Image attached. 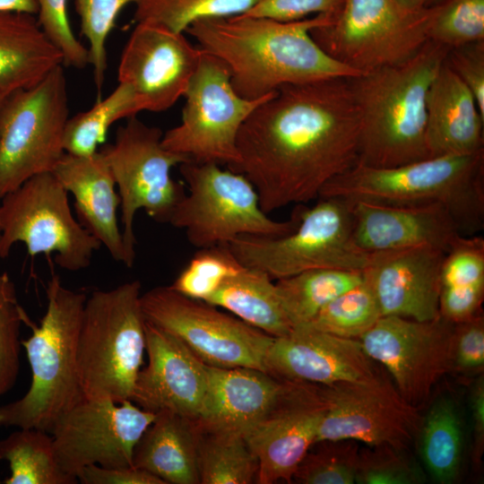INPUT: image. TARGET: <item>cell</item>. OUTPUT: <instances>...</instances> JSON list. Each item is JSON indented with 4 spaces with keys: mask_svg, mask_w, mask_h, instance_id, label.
Here are the masks:
<instances>
[{
    "mask_svg": "<svg viewBox=\"0 0 484 484\" xmlns=\"http://www.w3.org/2000/svg\"><path fill=\"white\" fill-rule=\"evenodd\" d=\"M445 0H424V7H433L445 2Z\"/></svg>",
    "mask_w": 484,
    "mask_h": 484,
    "instance_id": "53",
    "label": "cell"
},
{
    "mask_svg": "<svg viewBox=\"0 0 484 484\" xmlns=\"http://www.w3.org/2000/svg\"><path fill=\"white\" fill-rule=\"evenodd\" d=\"M484 366V317L454 324L453 371L463 374L482 372Z\"/></svg>",
    "mask_w": 484,
    "mask_h": 484,
    "instance_id": "45",
    "label": "cell"
},
{
    "mask_svg": "<svg viewBox=\"0 0 484 484\" xmlns=\"http://www.w3.org/2000/svg\"><path fill=\"white\" fill-rule=\"evenodd\" d=\"M141 111L131 87L119 82L108 96L98 99L90 109L69 117L63 139L65 152L76 156L95 154L115 122Z\"/></svg>",
    "mask_w": 484,
    "mask_h": 484,
    "instance_id": "33",
    "label": "cell"
},
{
    "mask_svg": "<svg viewBox=\"0 0 484 484\" xmlns=\"http://www.w3.org/2000/svg\"><path fill=\"white\" fill-rule=\"evenodd\" d=\"M148 364L136 377L130 400L157 413L168 411L195 421L207 390V367L176 336L145 320Z\"/></svg>",
    "mask_w": 484,
    "mask_h": 484,
    "instance_id": "21",
    "label": "cell"
},
{
    "mask_svg": "<svg viewBox=\"0 0 484 484\" xmlns=\"http://www.w3.org/2000/svg\"><path fill=\"white\" fill-rule=\"evenodd\" d=\"M38 0H0V12H21L37 14Z\"/></svg>",
    "mask_w": 484,
    "mask_h": 484,
    "instance_id": "51",
    "label": "cell"
},
{
    "mask_svg": "<svg viewBox=\"0 0 484 484\" xmlns=\"http://www.w3.org/2000/svg\"><path fill=\"white\" fill-rule=\"evenodd\" d=\"M198 439L194 420L159 411L134 447L133 466L152 473L165 484H200Z\"/></svg>",
    "mask_w": 484,
    "mask_h": 484,
    "instance_id": "28",
    "label": "cell"
},
{
    "mask_svg": "<svg viewBox=\"0 0 484 484\" xmlns=\"http://www.w3.org/2000/svg\"><path fill=\"white\" fill-rule=\"evenodd\" d=\"M198 432L200 484L255 482L258 461L244 436L203 431L199 428Z\"/></svg>",
    "mask_w": 484,
    "mask_h": 484,
    "instance_id": "34",
    "label": "cell"
},
{
    "mask_svg": "<svg viewBox=\"0 0 484 484\" xmlns=\"http://www.w3.org/2000/svg\"><path fill=\"white\" fill-rule=\"evenodd\" d=\"M141 283L132 281L86 298L77 346L83 397L130 400L145 350Z\"/></svg>",
    "mask_w": 484,
    "mask_h": 484,
    "instance_id": "6",
    "label": "cell"
},
{
    "mask_svg": "<svg viewBox=\"0 0 484 484\" xmlns=\"http://www.w3.org/2000/svg\"><path fill=\"white\" fill-rule=\"evenodd\" d=\"M424 467L441 484L457 480L462 461L463 437L459 411L449 397L436 399L428 411L418 436Z\"/></svg>",
    "mask_w": 484,
    "mask_h": 484,
    "instance_id": "30",
    "label": "cell"
},
{
    "mask_svg": "<svg viewBox=\"0 0 484 484\" xmlns=\"http://www.w3.org/2000/svg\"><path fill=\"white\" fill-rule=\"evenodd\" d=\"M25 245L30 256L55 254L61 268H87L101 244L73 216L68 192L52 172L35 175L0 199V258Z\"/></svg>",
    "mask_w": 484,
    "mask_h": 484,
    "instance_id": "11",
    "label": "cell"
},
{
    "mask_svg": "<svg viewBox=\"0 0 484 484\" xmlns=\"http://www.w3.org/2000/svg\"><path fill=\"white\" fill-rule=\"evenodd\" d=\"M381 316L376 294L364 276L362 282L330 301L306 325L333 335L359 340Z\"/></svg>",
    "mask_w": 484,
    "mask_h": 484,
    "instance_id": "36",
    "label": "cell"
},
{
    "mask_svg": "<svg viewBox=\"0 0 484 484\" xmlns=\"http://www.w3.org/2000/svg\"><path fill=\"white\" fill-rule=\"evenodd\" d=\"M350 202L354 240L370 254L420 246L446 253L462 235L453 216L439 204L392 206Z\"/></svg>",
    "mask_w": 484,
    "mask_h": 484,
    "instance_id": "23",
    "label": "cell"
},
{
    "mask_svg": "<svg viewBox=\"0 0 484 484\" xmlns=\"http://www.w3.org/2000/svg\"><path fill=\"white\" fill-rule=\"evenodd\" d=\"M246 267L280 280L315 269L364 272L371 254L356 244L350 202L319 197L311 208L298 207V223L280 237L241 236L227 245Z\"/></svg>",
    "mask_w": 484,
    "mask_h": 484,
    "instance_id": "8",
    "label": "cell"
},
{
    "mask_svg": "<svg viewBox=\"0 0 484 484\" xmlns=\"http://www.w3.org/2000/svg\"><path fill=\"white\" fill-rule=\"evenodd\" d=\"M273 93L258 99L239 96L225 65L203 51L183 96L181 122L163 134L162 144L191 161L230 168L239 160L237 141L243 124Z\"/></svg>",
    "mask_w": 484,
    "mask_h": 484,
    "instance_id": "13",
    "label": "cell"
},
{
    "mask_svg": "<svg viewBox=\"0 0 484 484\" xmlns=\"http://www.w3.org/2000/svg\"><path fill=\"white\" fill-rule=\"evenodd\" d=\"M448 50L428 40L402 63L348 78L360 118L357 164L392 168L429 158L426 95Z\"/></svg>",
    "mask_w": 484,
    "mask_h": 484,
    "instance_id": "3",
    "label": "cell"
},
{
    "mask_svg": "<svg viewBox=\"0 0 484 484\" xmlns=\"http://www.w3.org/2000/svg\"><path fill=\"white\" fill-rule=\"evenodd\" d=\"M409 450L389 445L359 450L356 483L419 484L426 480L421 467L408 454Z\"/></svg>",
    "mask_w": 484,
    "mask_h": 484,
    "instance_id": "41",
    "label": "cell"
},
{
    "mask_svg": "<svg viewBox=\"0 0 484 484\" xmlns=\"http://www.w3.org/2000/svg\"><path fill=\"white\" fill-rule=\"evenodd\" d=\"M59 65L64 57L34 14L0 12V91L29 89Z\"/></svg>",
    "mask_w": 484,
    "mask_h": 484,
    "instance_id": "27",
    "label": "cell"
},
{
    "mask_svg": "<svg viewBox=\"0 0 484 484\" xmlns=\"http://www.w3.org/2000/svg\"><path fill=\"white\" fill-rule=\"evenodd\" d=\"M0 461L9 463L4 484H74L77 479L59 467L52 436L38 428H22L0 440Z\"/></svg>",
    "mask_w": 484,
    "mask_h": 484,
    "instance_id": "32",
    "label": "cell"
},
{
    "mask_svg": "<svg viewBox=\"0 0 484 484\" xmlns=\"http://www.w3.org/2000/svg\"><path fill=\"white\" fill-rule=\"evenodd\" d=\"M364 280L363 272L315 269L275 282L279 298L292 328L309 324L333 298Z\"/></svg>",
    "mask_w": 484,
    "mask_h": 484,
    "instance_id": "31",
    "label": "cell"
},
{
    "mask_svg": "<svg viewBox=\"0 0 484 484\" xmlns=\"http://www.w3.org/2000/svg\"><path fill=\"white\" fill-rule=\"evenodd\" d=\"M207 367V390L194 421L203 431L245 436L274 406L285 381L251 367Z\"/></svg>",
    "mask_w": 484,
    "mask_h": 484,
    "instance_id": "24",
    "label": "cell"
},
{
    "mask_svg": "<svg viewBox=\"0 0 484 484\" xmlns=\"http://www.w3.org/2000/svg\"><path fill=\"white\" fill-rule=\"evenodd\" d=\"M445 252L428 246L371 253L363 272L382 316L429 321L439 314L441 269Z\"/></svg>",
    "mask_w": 484,
    "mask_h": 484,
    "instance_id": "22",
    "label": "cell"
},
{
    "mask_svg": "<svg viewBox=\"0 0 484 484\" xmlns=\"http://www.w3.org/2000/svg\"><path fill=\"white\" fill-rule=\"evenodd\" d=\"M138 0H75L80 17L82 34L89 43L90 65L93 69L94 83L99 93L108 67L106 43L124 7Z\"/></svg>",
    "mask_w": 484,
    "mask_h": 484,
    "instance_id": "40",
    "label": "cell"
},
{
    "mask_svg": "<svg viewBox=\"0 0 484 484\" xmlns=\"http://www.w3.org/2000/svg\"><path fill=\"white\" fill-rule=\"evenodd\" d=\"M7 97H8V94H6V93L0 91V109H1L3 104L5 101Z\"/></svg>",
    "mask_w": 484,
    "mask_h": 484,
    "instance_id": "54",
    "label": "cell"
},
{
    "mask_svg": "<svg viewBox=\"0 0 484 484\" xmlns=\"http://www.w3.org/2000/svg\"><path fill=\"white\" fill-rule=\"evenodd\" d=\"M397 2L408 10H419L424 7V0H397Z\"/></svg>",
    "mask_w": 484,
    "mask_h": 484,
    "instance_id": "52",
    "label": "cell"
},
{
    "mask_svg": "<svg viewBox=\"0 0 484 484\" xmlns=\"http://www.w3.org/2000/svg\"><path fill=\"white\" fill-rule=\"evenodd\" d=\"M47 309L31 335L22 341L31 371L27 393L0 405V426L50 432L56 420L83 398L77 375V346L86 295L53 275Z\"/></svg>",
    "mask_w": 484,
    "mask_h": 484,
    "instance_id": "5",
    "label": "cell"
},
{
    "mask_svg": "<svg viewBox=\"0 0 484 484\" xmlns=\"http://www.w3.org/2000/svg\"><path fill=\"white\" fill-rule=\"evenodd\" d=\"M284 381L274 406L244 436L258 461V484L292 482L298 465L315 442L326 410L321 385Z\"/></svg>",
    "mask_w": 484,
    "mask_h": 484,
    "instance_id": "19",
    "label": "cell"
},
{
    "mask_svg": "<svg viewBox=\"0 0 484 484\" xmlns=\"http://www.w3.org/2000/svg\"><path fill=\"white\" fill-rule=\"evenodd\" d=\"M162 136L159 127L148 125L134 116L118 127L114 143L100 150L118 190L127 267H132L135 260L136 212L142 209L153 220L169 223L186 194L173 179L171 169L190 159L166 149Z\"/></svg>",
    "mask_w": 484,
    "mask_h": 484,
    "instance_id": "12",
    "label": "cell"
},
{
    "mask_svg": "<svg viewBox=\"0 0 484 484\" xmlns=\"http://www.w3.org/2000/svg\"><path fill=\"white\" fill-rule=\"evenodd\" d=\"M360 118L348 78L281 87L260 104L238 136L229 169L255 186L266 213L319 197L355 166Z\"/></svg>",
    "mask_w": 484,
    "mask_h": 484,
    "instance_id": "1",
    "label": "cell"
},
{
    "mask_svg": "<svg viewBox=\"0 0 484 484\" xmlns=\"http://www.w3.org/2000/svg\"><path fill=\"white\" fill-rule=\"evenodd\" d=\"M67 3L68 0H38L37 20L47 37L62 53L64 65L83 69L90 65L89 51L72 30Z\"/></svg>",
    "mask_w": 484,
    "mask_h": 484,
    "instance_id": "44",
    "label": "cell"
},
{
    "mask_svg": "<svg viewBox=\"0 0 484 484\" xmlns=\"http://www.w3.org/2000/svg\"><path fill=\"white\" fill-rule=\"evenodd\" d=\"M319 197L392 206L439 204L462 235H476L484 227V150L392 168L356 164L328 182Z\"/></svg>",
    "mask_w": 484,
    "mask_h": 484,
    "instance_id": "4",
    "label": "cell"
},
{
    "mask_svg": "<svg viewBox=\"0 0 484 484\" xmlns=\"http://www.w3.org/2000/svg\"><path fill=\"white\" fill-rule=\"evenodd\" d=\"M428 39L447 48L484 40V0H445L433 6Z\"/></svg>",
    "mask_w": 484,
    "mask_h": 484,
    "instance_id": "39",
    "label": "cell"
},
{
    "mask_svg": "<svg viewBox=\"0 0 484 484\" xmlns=\"http://www.w3.org/2000/svg\"><path fill=\"white\" fill-rule=\"evenodd\" d=\"M307 451L298 465L292 482L302 484H353L359 445L351 439L324 440Z\"/></svg>",
    "mask_w": 484,
    "mask_h": 484,
    "instance_id": "37",
    "label": "cell"
},
{
    "mask_svg": "<svg viewBox=\"0 0 484 484\" xmlns=\"http://www.w3.org/2000/svg\"><path fill=\"white\" fill-rule=\"evenodd\" d=\"M445 62L471 91L484 118V40L450 48Z\"/></svg>",
    "mask_w": 484,
    "mask_h": 484,
    "instance_id": "46",
    "label": "cell"
},
{
    "mask_svg": "<svg viewBox=\"0 0 484 484\" xmlns=\"http://www.w3.org/2000/svg\"><path fill=\"white\" fill-rule=\"evenodd\" d=\"M426 117L429 157L468 155L484 150V118L472 93L445 60L427 91Z\"/></svg>",
    "mask_w": 484,
    "mask_h": 484,
    "instance_id": "26",
    "label": "cell"
},
{
    "mask_svg": "<svg viewBox=\"0 0 484 484\" xmlns=\"http://www.w3.org/2000/svg\"><path fill=\"white\" fill-rule=\"evenodd\" d=\"M69 119L63 65L8 95L0 109V199L30 177L52 172L65 154Z\"/></svg>",
    "mask_w": 484,
    "mask_h": 484,
    "instance_id": "10",
    "label": "cell"
},
{
    "mask_svg": "<svg viewBox=\"0 0 484 484\" xmlns=\"http://www.w3.org/2000/svg\"><path fill=\"white\" fill-rule=\"evenodd\" d=\"M454 334V323L440 315L429 321L384 315L359 340L402 396L419 408L453 371Z\"/></svg>",
    "mask_w": 484,
    "mask_h": 484,
    "instance_id": "17",
    "label": "cell"
},
{
    "mask_svg": "<svg viewBox=\"0 0 484 484\" xmlns=\"http://www.w3.org/2000/svg\"><path fill=\"white\" fill-rule=\"evenodd\" d=\"M471 407L473 436L471 460L474 466L479 467L484 452V380L482 374L473 385Z\"/></svg>",
    "mask_w": 484,
    "mask_h": 484,
    "instance_id": "50",
    "label": "cell"
},
{
    "mask_svg": "<svg viewBox=\"0 0 484 484\" xmlns=\"http://www.w3.org/2000/svg\"><path fill=\"white\" fill-rule=\"evenodd\" d=\"M145 320L178 338L203 364L266 372L264 360L274 337L207 302L169 286L141 295Z\"/></svg>",
    "mask_w": 484,
    "mask_h": 484,
    "instance_id": "14",
    "label": "cell"
},
{
    "mask_svg": "<svg viewBox=\"0 0 484 484\" xmlns=\"http://www.w3.org/2000/svg\"><path fill=\"white\" fill-rule=\"evenodd\" d=\"M471 287H484V238L461 235L445 255L441 289Z\"/></svg>",
    "mask_w": 484,
    "mask_h": 484,
    "instance_id": "43",
    "label": "cell"
},
{
    "mask_svg": "<svg viewBox=\"0 0 484 484\" xmlns=\"http://www.w3.org/2000/svg\"><path fill=\"white\" fill-rule=\"evenodd\" d=\"M243 267L228 246L201 248L169 287L188 298L206 301Z\"/></svg>",
    "mask_w": 484,
    "mask_h": 484,
    "instance_id": "38",
    "label": "cell"
},
{
    "mask_svg": "<svg viewBox=\"0 0 484 484\" xmlns=\"http://www.w3.org/2000/svg\"><path fill=\"white\" fill-rule=\"evenodd\" d=\"M433 7L408 10L397 0H342L310 35L329 56L359 72L402 63L428 40Z\"/></svg>",
    "mask_w": 484,
    "mask_h": 484,
    "instance_id": "9",
    "label": "cell"
},
{
    "mask_svg": "<svg viewBox=\"0 0 484 484\" xmlns=\"http://www.w3.org/2000/svg\"><path fill=\"white\" fill-rule=\"evenodd\" d=\"M321 386L326 410L315 444L351 439L367 446L409 450L418 438L419 408L402 396L384 367L369 379Z\"/></svg>",
    "mask_w": 484,
    "mask_h": 484,
    "instance_id": "15",
    "label": "cell"
},
{
    "mask_svg": "<svg viewBox=\"0 0 484 484\" xmlns=\"http://www.w3.org/2000/svg\"><path fill=\"white\" fill-rule=\"evenodd\" d=\"M52 173L74 199L77 220L104 246L110 256L125 264L117 219L120 198L110 168L100 151L91 156L65 153Z\"/></svg>",
    "mask_w": 484,
    "mask_h": 484,
    "instance_id": "25",
    "label": "cell"
},
{
    "mask_svg": "<svg viewBox=\"0 0 484 484\" xmlns=\"http://www.w3.org/2000/svg\"><path fill=\"white\" fill-rule=\"evenodd\" d=\"M26 313L20 306L14 284L0 274V396L15 384L20 369V329Z\"/></svg>",
    "mask_w": 484,
    "mask_h": 484,
    "instance_id": "42",
    "label": "cell"
},
{
    "mask_svg": "<svg viewBox=\"0 0 484 484\" xmlns=\"http://www.w3.org/2000/svg\"><path fill=\"white\" fill-rule=\"evenodd\" d=\"M204 302L227 309L274 338L292 330L275 283L266 272L255 268L244 266Z\"/></svg>",
    "mask_w": 484,
    "mask_h": 484,
    "instance_id": "29",
    "label": "cell"
},
{
    "mask_svg": "<svg viewBox=\"0 0 484 484\" xmlns=\"http://www.w3.org/2000/svg\"><path fill=\"white\" fill-rule=\"evenodd\" d=\"M203 53L182 32L138 22L123 49L117 80L131 87L142 111H165L184 96Z\"/></svg>",
    "mask_w": 484,
    "mask_h": 484,
    "instance_id": "18",
    "label": "cell"
},
{
    "mask_svg": "<svg viewBox=\"0 0 484 484\" xmlns=\"http://www.w3.org/2000/svg\"><path fill=\"white\" fill-rule=\"evenodd\" d=\"M266 372L289 381L317 385L369 379L383 367L371 359L359 339L344 338L307 325L274 338L265 356Z\"/></svg>",
    "mask_w": 484,
    "mask_h": 484,
    "instance_id": "20",
    "label": "cell"
},
{
    "mask_svg": "<svg viewBox=\"0 0 484 484\" xmlns=\"http://www.w3.org/2000/svg\"><path fill=\"white\" fill-rule=\"evenodd\" d=\"M341 4L342 0H258L246 14L294 22L318 14L333 15Z\"/></svg>",
    "mask_w": 484,
    "mask_h": 484,
    "instance_id": "47",
    "label": "cell"
},
{
    "mask_svg": "<svg viewBox=\"0 0 484 484\" xmlns=\"http://www.w3.org/2000/svg\"><path fill=\"white\" fill-rule=\"evenodd\" d=\"M156 413L131 400L82 398L65 411L49 434L60 469L77 479L91 464L109 468L133 466L134 447Z\"/></svg>",
    "mask_w": 484,
    "mask_h": 484,
    "instance_id": "16",
    "label": "cell"
},
{
    "mask_svg": "<svg viewBox=\"0 0 484 484\" xmlns=\"http://www.w3.org/2000/svg\"><path fill=\"white\" fill-rule=\"evenodd\" d=\"M76 477L82 484H165L159 477L134 466L109 468L91 464L82 468Z\"/></svg>",
    "mask_w": 484,
    "mask_h": 484,
    "instance_id": "49",
    "label": "cell"
},
{
    "mask_svg": "<svg viewBox=\"0 0 484 484\" xmlns=\"http://www.w3.org/2000/svg\"><path fill=\"white\" fill-rule=\"evenodd\" d=\"M484 287L442 288L439 314L452 323L466 321L481 312Z\"/></svg>",
    "mask_w": 484,
    "mask_h": 484,
    "instance_id": "48",
    "label": "cell"
},
{
    "mask_svg": "<svg viewBox=\"0 0 484 484\" xmlns=\"http://www.w3.org/2000/svg\"><path fill=\"white\" fill-rule=\"evenodd\" d=\"M180 173L188 192L175 207L169 223L183 229L191 245L201 249L227 246L241 236L280 237L298 223V207L280 221L261 208L253 184L241 173L218 163L184 162Z\"/></svg>",
    "mask_w": 484,
    "mask_h": 484,
    "instance_id": "7",
    "label": "cell"
},
{
    "mask_svg": "<svg viewBox=\"0 0 484 484\" xmlns=\"http://www.w3.org/2000/svg\"><path fill=\"white\" fill-rule=\"evenodd\" d=\"M327 20L318 14L280 22L245 13L200 20L186 32L225 65L239 96L258 99L284 85L361 73L329 56L311 37Z\"/></svg>",
    "mask_w": 484,
    "mask_h": 484,
    "instance_id": "2",
    "label": "cell"
},
{
    "mask_svg": "<svg viewBox=\"0 0 484 484\" xmlns=\"http://www.w3.org/2000/svg\"><path fill=\"white\" fill-rule=\"evenodd\" d=\"M258 0H138L134 21L186 32L203 19L225 18L248 13Z\"/></svg>",
    "mask_w": 484,
    "mask_h": 484,
    "instance_id": "35",
    "label": "cell"
}]
</instances>
